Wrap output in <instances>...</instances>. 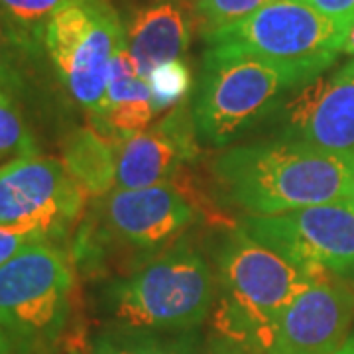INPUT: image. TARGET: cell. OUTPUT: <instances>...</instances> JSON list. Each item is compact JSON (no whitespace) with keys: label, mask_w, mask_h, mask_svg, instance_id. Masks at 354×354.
<instances>
[{"label":"cell","mask_w":354,"mask_h":354,"mask_svg":"<svg viewBox=\"0 0 354 354\" xmlns=\"http://www.w3.org/2000/svg\"><path fill=\"white\" fill-rule=\"evenodd\" d=\"M213 176L223 199L246 215H281L348 201L354 158L276 140L230 148L216 158Z\"/></svg>","instance_id":"1"},{"label":"cell","mask_w":354,"mask_h":354,"mask_svg":"<svg viewBox=\"0 0 354 354\" xmlns=\"http://www.w3.org/2000/svg\"><path fill=\"white\" fill-rule=\"evenodd\" d=\"M216 327L230 341L268 351L279 319L313 279L327 270L295 264L244 230L228 234L216 250Z\"/></svg>","instance_id":"2"},{"label":"cell","mask_w":354,"mask_h":354,"mask_svg":"<svg viewBox=\"0 0 354 354\" xmlns=\"http://www.w3.org/2000/svg\"><path fill=\"white\" fill-rule=\"evenodd\" d=\"M75 274L55 242L26 246L0 266V330L14 354H57L73 315Z\"/></svg>","instance_id":"3"},{"label":"cell","mask_w":354,"mask_h":354,"mask_svg":"<svg viewBox=\"0 0 354 354\" xmlns=\"http://www.w3.org/2000/svg\"><path fill=\"white\" fill-rule=\"evenodd\" d=\"M215 293V272L203 254L177 244L116 281L109 299L118 325L189 333L209 317Z\"/></svg>","instance_id":"4"},{"label":"cell","mask_w":354,"mask_h":354,"mask_svg":"<svg viewBox=\"0 0 354 354\" xmlns=\"http://www.w3.org/2000/svg\"><path fill=\"white\" fill-rule=\"evenodd\" d=\"M309 83L299 71L252 55L207 50L193 104L197 136L227 146L264 118L295 87Z\"/></svg>","instance_id":"5"},{"label":"cell","mask_w":354,"mask_h":354,"mask_svg":"<svg viewBox=\"0 0 354 354\" xmlns=\"http://www.w3.org/2000/svg\"><path fill=\"white\" fill-rule=\"evenodd\" d=\"M346 32L301 0H274L236 24L207 30L205 41L209 50L252 55L313 81L335 64Z\"/></svg>","instance_id":"6"},{"label":"cell","mask_w":354,"mask_h":354,"mask_svg":"<svg viewBox=\"0 0 354 354\" xmlns=\"http://www.w3.org/2000/svg\"><path fill=\"white\" fill-rule=\"evenodd\" d=\"M127 30L102 0H77L46 26L44 46L67 93L99 120L106 79Z\"/></svg>","instance_id":"7"},{"label":"cell","mask_w":354,"mask_h":354,"mask_svg":"<svg viewBox=\"0 0 354 354\" xmlns=\"http://www.w3.org/2000/svg\"><path fill=\"white\" fill-rule=\"evenodd\" d=\"M254 241L295 264L354 279V207L348 201L244 218Z\"/></svg>","instance_id":"8"},{"label":"cell","mask_w":354,"mask_h":354,"mask_svg":"<svg viewBox=\"0 0 354 354\" xmlns=\"http://www.w3.org/2000/svg\"><path fill=\"white\" fill-rule=\"evenodd\" d=\"M85 199L62 160L36 152L0 165V227L41 228L53 234L81 213Z\"/></svg>","instance_id":"9"},{"label":"cell","mask_w":354,"mask_h":354,"mask_svg":"<svg viewBox=\"0 0 354 354\" xmlns=\"http://www.w3.org/2000/svg\"><path fill=\"white\" fill-rule=\"evenodd\" d=\"M353 323V281L321 272L279 319L266 354H333L348 339Z\"/></svg>","instance_id":"10"},{"label":"cell","mask_w":354,"mask_h":354,"mask_svg":"<svg viewBox=\"0 0 354 354\" xmlns=\"http://www.w3.org/2000/svg\"><path fill=\"white\" fill-rule=\"evenodd\" d=\"M283 140L354 158V59L299 87L286 104Z\"/></svg>","instance_id":"11"},{"label":"cell","mask_w":354,"mask_h":354,"mask_svg":"<svg viewBox=\"0 0 354 354\" xmlns=\"http://www.w3.org/2000/svg\"><path fill=\"white\" fill-rule=\"evenodd\" d=\"M195 122L177 106L160 124L118 140L116 187L142 189L164 185L197 156Z\"/></svg>","instance_id":"12"},{"label":"cell","mask_w":354,"mask_h":354,"mask_svg":"<svg viewBox=\"0 0 354 354\" xmlns=\"http://www.w3.org/2000/svg\"><path fill=\"white\" fill-rule=\"evenodd\" d=\"M104 218L113 234L136 248L169 242L195 221V209L171 183L113 189L104 197Z\"/></svg>","instance_id":"13"},{"label":"cell","mask_w":354,"mask_h":354,"mask_svg":"<svg viewBox=\"0 0 354 354\" xmlns=\"http://www.w3.org/2000/svg\"><path fill=\"white\" fill-rule=\"evenodd\" d=\"M189 46V24L174 2L140 10L127 30V48L144 79L156 67L181 59Z\"/></svg>","instance_id":"14"},{"label":"cell","mask_w":354,"mask_h":354,"mask_svg":"<svg viewBox=\"0 0 354 354\" xmlns=\"http://www.w3.org/2000/svg\"><path fill=\"white\" fill-rule=\"evenodd\" d=\"M153 116L156 111L150 83L138 73L124 41L111 64L104 106L97 122L113 132V138L120 140L144 130Z\"/></svg>","instance_id":"15"},{"label":"cell","mask_w":354,"mask_h":354,"mask_svg":"<svg viewBox=\"0 0 354 354\" xmlns=\"http://www.w3.org/2000/svg\"><path fill=\"white\" fill-rule=\"evenodd\" d=\"M118 140L79 128L64 146V165L87 197H106L116 187Z\"/></svg>","instance_id":"16"},{"label":"cell","mask_w":354,"mask_h":354,"mask_svg":"<svg viewBox=\"0 0 354 354\" xmlns=\"http://www.w3.org/2000/svg\"><path fill=\"white\" fill-rule=\"evenodd\" d=\"M91 354H197L189 333H158L114 325L93 342Z\"/></svg>","instance_id":"17"},{"label":"cell","mask_w":354,"mask_h":354,"mask_svg":"<svg viewBox=\"0 0 354 354\" xmlns=\"http://www.w3.org/2000/svg\"><path fill=\"white\" fill-rule=\"evenodd\" d=\"M77 0H0V16L24 48L44 41L46 26Z\"/></svg>","instance_id":"18"},{"label":"cell","mask_w":354,"mask_h":354,"mask_svg":"<svg viewBox=\"0 0 354 354\" xmlns=\"http://www.w3.org/2000/svg\"><path fill=\"white\" fill-rule=\"evenodd\" d=\"M152 88V102L156 114L177 109L191 91V71L183 59H174L156 67L148 75Z\"/></svg>","instance_id":"19"},{"label":"cell","mask_w":354,"mask_h":354,"mask_svg":"<svg viewBox=\"0 0 354 354\" xmlns=\"http://www.w3.org/2000/svg\"><path fill=\"white\" fill-rule=\"evenodd\" d=\"M36 153V144L30 136L26 122L12 104L10 95L0 91V156Z\"/></svg>","instance_id":"20"},{"label":"cell","mask_w":354,"mask_h":354,"mask_svg":"<svg viewBox=\"0 0 354 354\" xmlns=\"http://www.w3.org/2000/svg\"><path fill=\"white\" fill-rule=\"evenodd\" d=\"M274 0H195V10L207 24V30L236 24L252 16Z\"/></svg>","instance_id":"21"},{"label":"cell","mask_w":354,"mask_h":354,"mask_svg":"<svg viewBox=\"0 0 354 354\" xmlns=\"http://www.w3.org/2000/svg\"><path fill=\"white\" fill-rule=\"evenodd\" d=\"M22 46L20 39L0 16V91L10 95V91L20 85V75L16 69V48ZM24 48V46H22Z\"/></svg>","instance_id":"22"},{"label":"cell","mask_w":354,"mask_h":354,"mask_svg":"<svg viewBox=\"0 0 354 354\" xmlns=\"http://www.w3.org/2000/svg\"><path fill=\"white\" fill-rule=\"evenodd\" d=\"M51 234L41 228L24 227H0V266L12 260L18 252H22L26 246L39 241H48Z\"/></svg>","instance_id":"23"},{"label":"cell","mask_w":354,"mask_h":354,"mask_svg":"<svg viewBox=\"0 0 354 354\" xmlns=\"http://www.w3.org/2000/svg\"><path fill=\"white\" fill-rule=\"evenodd\" d=\"M301 2L346 30L354 26V0H301Z\"/></svg>","instance_id":"24"},{"label":"cell","mask_w":354,"mask_h":354,"mask_svg":"<svg viewBox=\"0 0 354 354\" xmlns=\"http://www.w3.org/2000/svg\"><path fill=\"white\" fill-rule=\"evenodd\" d=\"M341 53H348V55H354V26L346 32V36L342 39V48Z\"/></svg>","instance_id":"25"},{"label":"cell","mask_w":354,"mask_h":354,"mask_svg":"<svg viewBox=\"0 0 354 354\" xmlns=\"http://www.w3.org/2000/svg\"><path fill=\"white\" fill-rule=\"evenodd\" d=\"M333 354H354V337H348L341 348H337Z\"/></svg>","instance_id":"26"},{"label":"cell","mask_w":354,"mask_h":354,"mask_svg":"<svg viewBox=\"0 0 354 354\" xmlns=\"http://www.w3.org/2000/svg\"><path fill=\"white\" fill-rule=\"evenodd\" d=\"M0 354H14L12 346H10V342L8 339L4 337V333L0 330Z\"/></svg>","instance_id":"27"},{"label":"cell","mask_w":354,"mask_h":354,"mask_svg":"<svg viewBox=\"0 0 354 354\" xmlns=\"http://www.w3.org/2000/svg\"><path fill=\"white\" fill-rule=\"evenodd\" d=\"M348 203L354 207V181H353V189H351V195H348Z\"/></svg>","instance_id":"28"},{"label":"cell","mask_w":354,"mask_h":354,"mask_svg":"<svg viewBox=\"0 0 354 354\" xmlns=\"http://www.w3.org/2000/svg\"><path fill=\"white\" fill-rule=\"evenodd\" d=\"M351 281H353V286H354V279H351Z\"/></svg>","instance_id":"29"}]
</instances>
